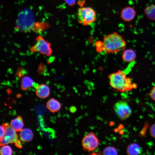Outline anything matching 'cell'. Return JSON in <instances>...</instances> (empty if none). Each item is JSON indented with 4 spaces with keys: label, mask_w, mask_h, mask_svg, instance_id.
<instances>
[{
    "label": "cell",
    "mask_w": 155,
    "mask_h": 155,
    "mask_svg": "<svg viewBox=\"0 0 155 155\" xmlns=\"http://www.w3.org/2000/svg\"><path fill=\"white\" fill-rule=\"evenodd\" d=\"M111 86L116 92H125L137 88V84L131 78L127 77L124 71L120 70L113 73L108 76Z\"/></svg>",
    "instance_id": "1"
},
{
    "label": "cell",
    "mask_w": 155,
    "mask_h": 155,
    "mask_svg": "<svg viewBox=\"0 0 155 155\" xmlns=\"http://www.w3.org/2000/svg\"><path fill=\"white\" fill-rule=\"evenodd\" d=\"M103 42L104 52L108 54L122 51L126 49L127 45V42L123 37L116 32L105 36Z\"/></svg>",
    "instance_id": "2"
},
{
    "label": "cell",
    "mask_w": 155,
    "mask_h": 155,
    "mask_svg": "<svg viewBox=\"0 0 155 155\" xmlns=\"http://www.w3.org/2000/svg\"><path fill=\"white\" fill-rule=\"evenodd\" d=\"M33 14L31 10L25 9L20 14L16 24V28L19 31L30 32L34 23Z\"/></svg>",
    "instance_id": "3"
},
{
    "label": "cell",
    "mask_w": 155,
    "mask_h": 155,
    "mask_svg": "<svg viewBox=\"0 0 155 155\" xmlns=\"http://www.w3.org/2000/svg\"><path fill=\"white\" fill-rule=\"evenodd\" d=\"M79 22L84 26L90 25L96 20V12L90 7H82L79 8L77 14Z\"/></svg>",
    "instance_id": "4"
},
{
    "label": "cell",
    "mask_w": 155,
    "mask_h": 155,
    "mask_svg": "<svg viewBox=\"0 0 155 155\" xmlns=\"http://www.w3.org/2000/svg\"><path fill=\"white\" fill-rule=\"evenodd\" d=\"M36 43L30 49L32 52H38L46 56L51 55L52 53L51 44L40 35L36 39Z\"/></svg>",
    "instance_id": "5"
},
{
    "label": "cell",
    "mask_w": 155,
    "mask_h": 155,
    "mask_svg": "<svg viewBox=\"0 0 155 155\" xmlns=\"http://www.w3.org/2000/svg\"><path fill=\"white\" fill-rule=\"evenodd\" d=\"M114 108L116 114L121 120L127 119L132 114L131 108L127 102L124 100L116 102L114 104Z\"/></svg>",
    "instance_id": "6"
},
{
    "label": "cell",
    "mask_w": 155,
    "mask_h": 155,
    "mask_svg": "<svg viewBox=\"0 0 155 155\" xmlns=\"http://www.w3.org/2000/svg\"><path fill=\"white\" fill-rule=\"evenodd\" d=\"M99 144V140L96 134L90 132L83 138L82 145L83 149L85 151L90 152L95 150Z\"/></svg>",
    "instance_id": "7"
},
{
    "label": "cell",
    "mask_w": 155,
    "mask_h": 155,
    "mask_svg": "<svg viewBox=\"0 0 155 155\" xmlns=\"http://www.w3.org/2000/svg\"><path fill=\"white\" fill-rule=\"evenodd\" d=\"M16 131L8 124L4 135L0 139V146L1 147L9 144H13L18 140V136Z\"/></svg>",
    "instance_id": "8"
},
{
    "label": "cell",
    "mask_w": 155,
    "mask_h": 155,
    "mask_svg": "<svg viewBox=\"0 0 155 155\" xmlns=\"http://www.w3.org/2000/svg\"><path fill=\"white\" fill-rule=\"evenodd\" d=\"M136 15L134 9L131 7H126L121 11V17L125 22H129L134 19Z\"/></svg>",
    "instance_id": "9"
},
{
    "label": "cell",
    "mask_w": 155,
    "mask_h": 155,
    "mask_svg": "<svg viewBox=\"0 0 155 155\" xmlns=\"http://www.w3.org/2000/svg\"><path fill=\"white\" fill-rule=\"evenodd\" d=\"M50 91L49 87L44 84L38 85L36 88V94L41 98L44 99L48 97L50 94Z\"/></svg>",
    "instance_id": "10"
},
{
    "label": "cell",
    "mask_w": 155,
    "mask_h": 155,
    "mask_svg": "<svg viewBox=\"0 0 155 155\" xmlns=\"http://www.w3.org/2000/svg\"><path fill=\"white\" fill-rule=\"evenodd\" d=\"M122 58L125 62L129 63L134 61L137 55L135 51L131 49H125L122 51Z\"/></svg>",
    "instance_id": "11"
},
{
    "label": "cell",
    "mask_w": 155,
    "mask_h": 155,
    "mask_svg": "<svg viewBox=\"0 0 155 155\" xmlns=\"http://www.w3.org/2000/svg\"><path fill=\"white\" fill-rule=\"evenodd\" d=\"M46 107L51 112L55 113L60 110L61 105L59 101L53 98H52L47 102Z\"/></svg>",
    "instance_id": "12"
},
{
    "label": "cell",
    "mask_w": 155,
    "mask_h": 155,
    "mask_svg": "<svg viewBox=\"0 0 155 155\" xmlns=\"http://www.w3.org/2000/svg\"><path fill=\"white\" fill-rule=\"evenodd\" d=\"M20 140L24 142H29L31 141L33 137V133L32 131L28 128H24L20 131Z\"/></svg>",
    "instance_id": "13"
},
{
    "label": "cell",
    "mask_w": 155,
    "mask_h": 155,
    "mask_svg": "<svg viewBox=\"0 0 155 155\" xmlns=\"http://www.w3.org/2000/svg\"><path fill=\"white\" fill-rule=\"evenodd\" d=\"M50 26L48 22H35L31 29V31L40 33L48 29Z\"/></svg>",
    "instance_id": "14"
},
{
    "label": "cell",
    "mask_w": 155,
    "mask_h": 155,
    "mask_svg": "<svg viewBox=\"0 0 155 155\" xmlns=\"http://www.w3.org/2000/svg\"><path fill=\"white\" fill-rule=\"evenodd\" d=\"M10 125L17 132L20 131L22 129L24 124L22 118L18 116L11 120Z\"/></svg>",
    "instance_id": "15"
},
{
    "label": "cell",
    "mask_w": 155,
    "mask_h": 155,
    "mask_svg": "<svg viewBox=\"0 0 155 155\" xmlns=\"http://www.w3.org/2000/svg\"><path fill=\"white\" fill-rule=\"evenodd\" d=\"M34 81L30 77L28 76L23 77L21 80V88L23 90H27L34 85Z\"/></svg>",
    "instance_id": "16"
},
{
    "label": "cell",
    "mask_w": 155,
    "mask_h": 155,
    "mask_svg": "<svg viewBox=\"0 0 155 155\" xmlns=\"http://www.w3.org/2000/svg\"><path fill=\"white\" fill-rule=\"evenodd\" d=\"M126 151L128 155H137L140 153L141 150L138 144L133 143L130 144L128 146Z\"/></svg>",
    "instance_id": "17"
},
{
    "label": "cell",
    "mask_w": 155,
    "mask_h": 155,
    "mask_svg": "<svg viewBox=\"0 0 155 155\" xmlns=\"http://www.w3.org/2000/svg\"><path fill=\"white\" fill-rule=\"evenodd\" d=\"M144 13L149 19L155 21V5L147 7L144 9Z\"/></svg>",
    "instance_id": "18"
},
{
    "label": "cell",
    "mask_w": 155,
    "mask_h": 155,
    "mask_svg": "<svg viewBox=\"0 0 155 155\" xmlns=\"http://www.w3.org/2000/svg\"><path fill=\"white\" fill-rule=\"evenodd\" d=\"M102 153L103 155H117L118 152L115 148L112 146H108L103 150Z\"/></svg>",
    "instance_id": "19"
},
{
    "label": "cell",
    "mask_w": 155,
    "mask_h": 155,
    "mask_svg": "<svg viewBox=\"0 0 155 155\" xmlns=\"http://www.w3.org/2000/svg\"><path fill=\"white\" fill-rule=\"evenodd\" d=\"M0 153L1 155H11L13 154V151L9 146L5 145L1 148Z\"/></svg>",
    "instance_id": "20"
},
{
    "label": "cell",
    "mask_w": 155,
    "mask_h": 155,
    "mask_svg": "<svg viewBox=\"0 0 155 155\" xmlns=\"http://www.w3.org/2000/svg\"><path fill=\"white\" fill-rule=\"evenodd\" d=\"M94 45L97 52L101 53L105 51L103 41L100 40L97 41L95 43Z\"/></svg>",
    "instance_id": "21"
},
{
    "label": "cell",
    "mask_w": 155,
    "mask_h": 155,
    "mask_svg": "<svg viewBox=\"0 0 155 155\" xmlns=\"http://www.w3.org/2000/svg\"><path fill=\"white\" fill-rule=\"evenodd\" d=\"M8 125L6 123H3L0 125V139L3 137L5 133L6 127Z\"/></svg>",
    "instance_id": "22"
},
{
    "label": "cell",
    "mask_w": 155,
    "mask_h": 155,
    "mask_svg": "<svg viewBox=\"0 0 155 155\" xmlns=\"http://www.w3.org/2000/svg\"><path fill=\"white\" fill-rule=\"evenodd\" d=\"M26 73V72L25 70H24L22 68H20L18 69L16 72V75L18 77L21 78L24 76Z\"/></svg>",
    "instance_id": "23"
},
{
    "label": "cell",
    "mask_w": 155,
    "mask_h": 155,
    "mask_svg": "<svg viewBox=\"0 0 155 155\" xmlns=\"http://www.w3.org/2000/svg\"><path fill=\"white\" fill-rule=\"evenodd\" d=\"M148 95L152 99L155 101V86L152 88Z\"/></svg>",
    "instance_id": "24"
},
{
    "label": "cell",
    "mask_w": 155,
    "mask_h": 155,
    "mask_svg": "<svg viewBox=\"0 0 155 155\" xmlns=\"http://www.w3.org/2000/svg\"><path fill=\"white\" fill-rule=\"evenodd\" d=\"M150 131L151 136L155 138V123L151 126Z\"/></svg>",
    "instance_id": "25"
},
{
    "label": "cell",
    "mask_w": 155,
    "mask_h": 155,
    "mask_svg": "<svg viewBox=\"0 0 155 155\" xmlns=\"http://www.w3.org/2000/svg\"><path fill=\"white\" fill-rule=\"evenodd\" d=\"M69 5L73 6L76 3V0H64Z\"/></svg>",
    "instance_id": "26"
},
{
    "label": "cell",
    "mask_w": 155,
    "mask_h": 155,
    "mask_svg": "<svg viewBox=\"0 0 155 155\" xmlns=\"http://www.w3.org/2000/svg\"><path fill=\"white\" fill-rule=\"evenodd\" d=\"M15 145L19 148H22L23 147L21 144V141L19 140L15 143Z\"/></svg>",
    "instance_id": "27"
}]
</instances>
